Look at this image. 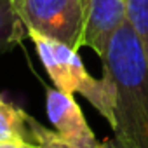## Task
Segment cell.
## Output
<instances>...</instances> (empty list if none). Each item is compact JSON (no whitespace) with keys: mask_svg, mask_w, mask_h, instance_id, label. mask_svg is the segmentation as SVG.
<instances>
[{"mask_svg":"<svg viewBox=\"0 0 148 148\" xmlns=\"http://www.w3.org/2000/svg\"><path fill=\"white\" fill-rule=\"evenodd\" d=\"M101 61L115 87V136L127 148H148V59L129 21L115 32Z\"/></svg>","mask_w":148,"mask_h":148,"instance_id":"1","label":"cell"},{"mask_svg":"<svg viewBox=\"0 0 148 148\" xmlns=\"http://www.w3.org/2000/svg\"><path fill=\"white\" fill-rule=\"evenodd\" d=\"M28 37L35 44L37 54L56 89L68 94H82L113 125L115 87L106 73L101 79H94L87 73L77 49L35 32H28Z\"/></svg>","mask_w":148,"mask_h":148,"instance_id":"2","label":"cell"},{"mask_svg":"<svg viewBox=\"0 0 148 148\" xmlns=\"http://www.w3.org/2000/svg\"><path fill=\"white\" fill-rule=\"evenodd\" d=\"M28 32L80 49L84 38V0H12Z\"/></svg>","mask_w":148,"mask_h":148,"instance_id":"3","label":"cell"},{"mask_svg":"<svg viewBox=\"0 0 148 148\" xmlns=\"http://www.w3.org/2000/svg\"><path fill=\"white\" fill-rule=\"evenodd\" d=\"M45 110L63 148H98L99 141L89 127L80 106L73 99V94L47 89Z\"/></svg>","mask_w":148,"mask_h":148,"instance_id":"4","label":"cell"},{"mask_svg":"<svg viewBox=\"0 0 148 148\" xmlns=\"http://www.w3.org/2000/svg\"><path fill=\"white\" fill-rule=\"evenodd\" d=\"M84 4L82 45L103 58L112 37L127 21V0H84Z\"/></svg>","mask_w":148,"mask_h":148,"instance_id":"5","label":"cell"},{"mask_svg":"<svg viewBox=\"0 0 148 148\" xmlns=\"http://www.w3.org/2000/svg\"><path fill=\"white\" fill-rule=\"evenodd\" d=\"M0 141H32L28 113L0 94Z\"/></svg>","mask_w":148,"mask_h":148,"instance_id":"6","label":"cell"},{"mask_svg":"<svg viewBox=\"0 0 148 148\" xmlns=\"http://www.w3.org/2000/svg\"><path fill=\"white\" fill-rule=\"evenodd\" d=\"M28 37V30L16 14L12 0H0V52L12 51Z\"/></svg>","mask_w":148,"mask_h":148,"instance_id":"7","label":"cell"},{"mask_svg":"<svg viewBox=\"0 0 148 148\" xmlns=\"http://www.w3.org/2000/svg\"><path fill=\"white\" fill-rule=\"evenodd\" d=\"M127 21L148 59V0H127Z\"/></svg>","mask_w":148,"mask_h":148,"instance_id":"8","label":"cell"},{"mask_svg":"<svg viewBox=\"0 0 148 148\" xmlns=\"http://www.w3.org/2000/svg\"><path fill=\"white\" fill-rule=\"evenodd\" d=\"M28 127H30V136H32V143L35 145V148H63L56 141L52 131L42 125L38 120H35L30 115H28Z\"/></svg>","mask_w":148,"mask_h":148,"instance_id":"9","label":"cell"},{"mask_svg":"<svg viewBox=\"0 0 148 148\" xmlns=\"http://www.w3.org/2000/svg\"><path fill=\"white\" fill-rule=\"evenodd\" d=\"M0 148H35L32 141H0Z\"/></svg>","mask_w":148,"mask_h":148,"instance_id":"10","label":"cell"},{"mask_svg":"<svg viewBox=\"0 0 148 148\" xmlns=\"http://www.w3.org/2000/svg\"><path fill=\"white\" fill-rule=\"evenodd\" d=\"M98 148H127V146L115 136V138H106L105 141H101L98 145Z\"/></svg>","mask_w":148,"mask_h":148,"instance_id":"11","label":"cell"}]
</instances>
